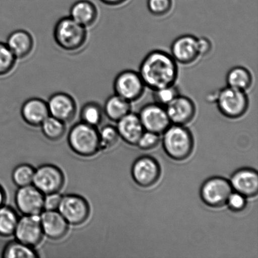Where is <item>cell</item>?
Segmentation results:
<instances>
[{"instance_id":"1","label":"cell","mask_w":258,"mask_h":258,"mask_svg":"<svg viewBox=\"0 0 258 258\" xmlns=\"http://www.w3.org/2000/svg\"><path fill=\"white\" fill-rule=\"evenodd\" d=\"M139 73L146 87L155 90L175 84L178 68L170 54L155 50L142 60Z\"/></svg>"},{"instance_id":"2","label":"cell","mask_w":258,"mask_h":258,"mask_svg":"<svg viewBox=\"0 0 258 258\" xmlns=\"http://www.w3.org/2000/svg\"><path fill=\"white\" fill-rule=\"evenodd\" d=\"M53 37L60 49L67 52H76L82 49L87 43V29L70 16L63 17L55 25Z\"/></svg>"},{"instance_id":"3","label":"cell","mask_w":258,"mask_h":258,"mask_svg":"<svg viewBox=\"0 0 258 258\" xmlns=\"http://www.w3.org/2000/svg\"><path fill=\"white\" fill-rule=\"evenodd\" d=\"M163 134V149L169 158L174 161H181L191 155L194 141L188 128L184 125L171 124Z\"/></svg>"},{"instance_id":"4","label":"cell","mask_w":258,"mask_h":258,"mask_svg":"<svg viewBox=\"0 0 258 258\" xmlns=\"http://www.w3.org/2000/svg\"><path fill=\"white\" fill-rule=\"evenodd\" d=\"M68 144L76 154L83 157L95 155L100 151L97 127L81 121L73 126L68 134Z\"/></svg>"},{"instance_id":"5","label":"cell","mask_w":258,"mask_h":258,"mask_svg":"<svg viewBox=\"0 0 258 258\" xmlns=\"http://www.w3.org/2000/svg\"><path fill=\"white\" fill-rule=\"evenodd\" d=\"M215 103L221 114L231 119L241 117L249 107V98L246 92L227 86L219 90Z\"/></svg>"},{"instance_id":"6","label":"cell","mask_w":258,"mask_h":258,"mask_svg":"<svg viewBox=\"0 0 258 258\" xmlns=\"http://www.w3.org/2000/svg\"><path fill=\"white\" fill-rule=\"evenodd\" d=\"M146 86L136 71H122L116 76L113 81L114 93L129 102L138 100L143 95Z\"/></svg>"},{"instance_id":"7","label":"cell","mask_w":258,"mask_h":258,"mask_svg":"<svg viewBox=\"0 0 258 258\" xmlns=\"http://www.w3.org/2000/svg\"><path fill=\"white\" fill-rule=\"evenodd\" d=\"M233 191L231 183L226 178L216 176L207 179L201 188L202 201L212 208L226 205L227 199Z\"/></svg>"},{"instance_id":"8","label":"cell","mask_w":258,"mask_h":258,"mask_svg":"<svg viewBox=\"0 0 258 258\" xmlns=\"http://www.w3.org/2000/svg\"><path fill=\"white\" fill-rule=\"evenodd\" d=\"M69 224L78 226L87 221L90 215V206L83 197L70 194L62 196L57 210Z\"/></svg>"},{"instance_id":"9","label":"cell","mask_w":258,"mask_h":258,"mask_svg":"<svg viewBox=\"0 0 258 258\" xmlns=\"http://www.w3.org/2000/svg\"><path fill=\"white\" fill-rule=\"evenodd\" d=\"M64 184V174L56 166L44 164L35 170L32 184L44 195L59 192Z\"/></svg>"},{"instance_id":"10","label":"cell","mask_w":258,"mask_h":258,"mask_svg":"<svg viewBox=\"0 0 258 258\" xmlns=\"http://www.w3.org/2000/svg\"><path fill=\"white\" fill-rule=\"evenodd\" d=\"M132 177L137 184L149 188L158 181L161 168L158 161L152 157L144 156L136 159L131 169Z\"/></svg>"},{"instance_id":"11","label":"cell","mask_w":258,"mask_h":258,"mask_svg":"<svg viewBox=\"0 0 258 258\" xmlns=\"http://www.w3.org/2000/svg\"><path fill=\"white\" fill-rule=\"evenodd\" d=\"M138 115L144 130L159 135L171 124L165 107L156 103L144 105Z\"/></svg>"},{"instance_id":"12","label":"cell","mask_w":258,"mask_h":258,"mask_svg":"<svg viewBox=\"0 0 258 258\" xmlns=\"http://www.w3.org/2000/svg\"><path fill=\"white\" fill-rule=\"evenodd\" d=\"M44 195L33 184L19 187L15 194L17 209L23 215L39 216L44 211Z\"/></svg>"},{"instance_id":"13","label":"cell","mask_w":258,"mask_h":258,"mask_svg":"<svg viewBox=\"0 0 258 258\" xmlns=\"http://www.w3.org/2000/svg\"><path fill=\"white\" fill-rule=\"evenodd\" d=\"M14 234L17 241L33 247L37 246L44 235L39 216L24 215L20 217Z\"/></svg>"},{"instance_id":"14","label":"cell","mask_w":258,"mask_h":258,"mask_svg":"<svg viewBox=\"0 0 258 258\" xmlns=\"http://www.w3.org/2000/svg\"><path fill=\"white\" fill-rule=\"evenodd\" d=\"M47 103L49 115L65 123L72 120L77 113V103L68 93H54L50 96Z\"/></svg>"},{"instance_id":"15","label":"cell","mask_w":258,"mask_h":258,"mask_svg":"<svg viewBox=\"0 0 258 258\" xmlns=\"http://www.w3.org/2000/svg\"><path fill=\"white\" fill-rule=\"evenodd\" d=\"M171 55L177 63L189 64L200 57L198 37L192 35H183L172 42Z\"/></svg>"},{"instance_id":"16","label":"cell","mask_w":258,"mask_h":258,"mask_svg":"<svg viewBox=\"0 0 258 258\" xmlns=\"http://www.w3.org/2000/svg\"><path fill=\"white\" fill-rule=\"evenodd\" d=\"M171 123L184 125L194 119L196 113L194 101L186 96L179 95L165 107Z\"/></svg>"},{"instance_id":"17","label":"cell","mask_w":258,"mask_h":258,"mask_svg":"<svg viewBox=\"0 0 258 258\" xmlns=\"http://www.w3.org/2000/svg\"><path fill=\"white\" fill-rule=\"evenodd\" d=\"M229 181L233 191L238 192L246 198H252L257 195L258 174L254 169H239L232 174Z\"/></svg>"},{"instance_id":"18","label":"cell","mask_w":258,"mask_h":258,"mask_svg":"<svg viewBox=\"0 0 258 258\" xmlns=\"http://www.w3.org/2000/svg\"><path fill=\"white\" fill-rule=\"evenodd\" d=\"M43 234L51 239L66 236L69 224L58 211H43L39 215Z\"/></svg>"},{"instance_id":"19","label":"cell","mask_w":258,"mask_h":258,"mask_svg":"<svg viewBox=\"0 0 258 258\" xmlns=\"http://www.w3.org/2000/svg\"><path fill=\"white\" fill-rule=\"evenodd\" d=\"M22 118L25 123L33 127H38L49 117L47 103L40 98H30L25 101L20 110Z\"/></svg>"},{"instance_id":"20","label":"cell","mask_w":258,"mask_h":258,"mask_svg":"<svg viewBox=\"0 0 258 258\" xmlns=\"http://www.w3.org/2000/svg\"><path fill=\"white\" fill-rule=\"evenodd\" d=\"M117 122L116 128L120 138L131 146H137L139 139L145 131L139 115L129 112Z\"/></svg>"},{"instance_id":"21","label":"cell","mask_w":258,"mask_h":258,"mask_svg":"<svg viewBox=\"0 0 258 258\" xmlns=\"http://www.w3.org/2000/svg\"><path fill=\"white\" fill-rule=\"evenodd\" d=\"M7 45L17 59L30 55L34 47V40L30 32L25 30H14L7 37Z\"/></svg>"},{"instance_id":"22","label":"cell","mask_w":258,"mask_h":258,"mask_svg":"<svg viewBox=\"0 0 258 258\" xmlns=\"http://www.w3.org/2000/svg\"><path fill=\"white\" fill-rule=\"evenodd\" d=\"M69 16L88 29L97 21L98 11L96 5L89 0H78L71 7Z\"/></svg>"},{"instance_id":"23","label":"cell","mask_w":258,"mask_h":258,"mask_svg":"<svg viewBox=\"0 0 258 258\" xmlns=\"http://www.w3.org/2000/svg\"><path fill=\"white\" fill-rule=\"evenodd\" d=\"M103 109L108 119L117 122L131 112V103L114 93L106 100Z\"/></svg>"},{"instance_id":"24","label":"cell","mask_w":258,"mask_h":258,"mask_svg":"<svg viewBox=\"0 0 258 258\" xmlns=\"http://www.w3.org/2000/svg\"><path fill=\"white\" fill-rule=\"evenodd\" d=\"M226 83L227 87L246 92L252 85L251 73L243 67H235L227 72Z\"/></svg>"},{"instance_id":"25","label":"cell","mask_w":258,"mask_h":258,"mask_svg":"<svg viewBox=\"0 0 258 258\" xmlns=\"http://www.w3.org/2000/svg\"><path fill=\"white\" fill-rule=\"evenodd\" d=\"M19 217L11 207H0V236L9 237L14 235Z\"/></svg>"},{"instance_id":"26","label":"cell","mask_w":258,"mask_h":258,"mask_svg":"<svg viewBox=\"0 0 258 258\" xmlns=\"http://www.w3.org/2000/svg\"><path fill=\"white\" fill-rule=\"evenodd\" d=\"M2 257L4 258H36L39 257L34 247L19 241L10 242L5 246Z\"/></svg>"},{"instance_id":"27","label":"cell","mask_w":258,"mask_h":258,"mask_svg":"<svg viewBox=\"0 0 258 258\" xmlns=\"http://www.w3.org/2000/svg\"><path fill=\"white\" fill-rule=\"evenodd\" d=\"M103 115V108L99 103L95 102L85 103L81 110L82 122L96 127L102 123Z\"/></svg>"},{"instance_id":"28","label":"cell","mask_w":258,"mask_h":258,"mask_svg":"<svg viewBox=\"0 0 258 258\" xmlns=\"http://www.w3.org/2000/svg\"><path fill=\"white\" fill-rule=\"evenodd\" d=\"M40 127L45 138L51 141L59 140L64 135L66 132V123L50 115Z\"/></svg>"},{"instance_id":"29","label":"cell","mask_w":258,"mask_h":258,"mask_svg":"<svg viewBox=\"0 0 258 258\" xmlns=\"http://www.w3.org/2000/svg\"><path fill=\"white\" fill-rule=\"evenodd\" d=\"M35 170L30 164H20L13 171L12 180L18 187L30 185L33 183Z\"/></svg>"},{"instance_id":"30","label":"cell","mask_w":258,"mask_h":258,"mask_svg":"<svg viewBox=\"0 0 258 258\" xmlns=\"http://www.w3.org/2000/svg\"><path fill=\"white\" fill-rule=\"evenodd\" d=\"M17 60L6 43L0 42V77L11 73L16 64Z\"/></svg>"},{"instance_id":"31","label":"cell","mask_w":258,"mask_h":258,"mask_svg":"<svg viewBox=\"0 0 258 258\" xmlns=\"http://www.w3.org/2000/svg\"><path fill=\"white\" fill-rule=\"evenodd\" d=\"M154 103L165 107L179 94L178 88L175 84L159 89L153 90Z\"/></svg>"},{"instance_id":"32","label":"cell","mask_w":258,"mask_h":258,"mask_svg":"<svg viewBox=\"0 0 258 258\" xmlns=\"http://www.w3.org/2000/svg\"><path fill=\"white\" fill-rule=\"evenodd\" d=\"M98 133H99L100 151L108 150L113 148L117 143L118 138H120L117 128L110 125L104 126L100 131H98Z\"/></svg>"},{"instance_id":"33","label":"cell","mask_w":258,"mask_h":258,"mask_svg":"<svg viewBox=\"0 0 258 258\" xmlns=\"http://www.w3.org/2000/svg\"><path fill=\"white\" fill-rule=\"evenodd\" d=\"M173 5L172 0H148L147 7L149 11L156 16H163L168 14Z\"/></svg>"},{"instance_id":"34","label":"cell","mask_w":258,"mask_h":258,"mask_svg":"<svg viewBox=\"0 0 258 258\" xmlns=\"http://www.w3.org/2000/svg\"><path fill=\"white\" fill-rule=\"evenodd\" d=\"M159 136V134L145 131L139 139L137 146L143 150H150L155 148L160 142Z\"/></svg>"},{"instance_id":"35","label":"cell","mask_w":258,"mask_h":258,"mask_svg":"<svg viewBox=\"0 0 258 258\" xmlns=\"http://www.w3.org/2000/svg\"><path fill=\"white\" fill-rule=\"evenodd\" d=\"M246 197L242 196V194L233 191L227 199L226 204L232 211L241 212L246 208Z\"/></svg>"},{"instance_id":"36","label":"cell","mask_w":258,"mask_h":258,"mask_svg":"<svg viewBox=\"0 0 258 258\" xmlns=\"http://www.w3.org/2000/svg\"><path fill=\"white\" fill-rule=\"evenodd\" d=\"M62 197L59 192L44 195V211H57Z\"/></svg>"},{"instance_id":"37","label":"cell","mask_w":258,"mask_h":258,"mask_svg":"<svg viewBox=\"0 0 258 258\" xmlns=\"http://www.w3.org/2000/svg\"><path fill=\"white\" fill-rule=\"evenodd\" d=\"M212 48L211 40L206 37L198 38V50L200 56H205L211 51Z\"/></svg>"},{"instance_id":"38","label":"cell","mask_w":258,"mask_h":258,"mask_svg":"<svg viewBox=\"0 0 258 258\" xmlns=\"http://www.w3.org/2000/svg\"><path fill=\"white\" fill-rule=\"evenodd\" d=\"M100 1L108 6H118L124 4L127 0H100Z\"/></svg>"},{"instance_id":"39","label":"cell","mask_w":258,"mask_h":258,"mask_svg":"<svg viewBox=\"0 0 258 258\" xmlns=\"http://www.w3.org/2000/svg\"><path fill=\"white\" fill-rule=\"evenodd\" d=\"M218 91H216V92H213L212 93H209L208 96H207V98L208 102H216L217 95H218Z\"/></svg>"},{"instance_id":"40","label":"cell","mask_w":258,"mask_h":258,"mask_svg":"<svg viewBox=\"0 0 258 258\" xmlns=\"http://www.w3.org/2000/svg\"><path fill=\"white\" fill-rule=\"evenodd\" d=\"M5 199H6V195H5L4 188L0 186V207L4 206Z\"/></svg>"}]
</instances>
